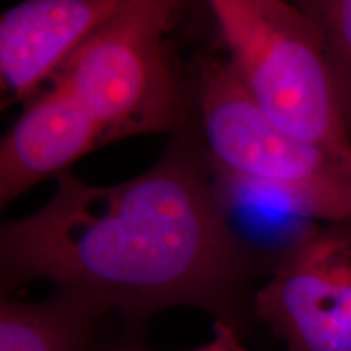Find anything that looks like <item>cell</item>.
<instances>
[{
	"mask_svg": "<svg viewBox=\"0 0 351 351\" xmlns=\"http://www.w3.org/2000/svg\"><path fill=\"white\" fill-rule=\"evenodd\" d=\"M207 153L178 140L155 166L114 186L67 173L46 205L0 230V293L46 280L134 327L197 307L241 333L256 270L228 230Z\"/></svg>",
	"mask_w": 351,
	"mask_h": 351,
	"instance_id": "6da1fadb",
	"label": "cell"
},
{
	"mask_svg": "<svg viewBox=\"0 0 351 351\" xmlns=\"http://www.w3.org/2000/svg\"><path fill=\"white\" fill-rule=\"evenodd\" d=\"M232 72L256 106L288 135L351 166L317 21L301 2H210Z\"/></svg>",
	"mask_w": 351,
	"mask_h": 351,
	"instance_id": "7a4b0ae2",
	"label": "cell"
},
{
	"mask_svg": "<svg viewBox=\"0 0 351 351\" xmlns=\"http://www.w3.org/2000/svg\"><path fill=\"white\" fill-rule=\"evenodd\" d=\"M178 7L169 0H121L51 80L93 116L103 147L184 124L182 86L166 44Z\"/></svg>",
	"mask_w": 351,
	"mask_h": 351,
	"instance_id": "3957f363",
	"label": "cell"
},
{
	"mask_svg": "<svg viewBox=\"0 0 351 351\" xmlns=\"http://www.w3.org/2000/svg\"><path fill=\"white\" fill-rule=\"evenodd\" d=\"M197 104L213 169L274 189L315 225L351 226V166L278 129L256 106L228 60L202 67Z\"/></svg>",
	"mask_w": 351,
	"mask_h": 351,
	"instance_id": "277c9868",
	"label": "cell"
},
{
	"mask_svg": "<svg viewBox=\"0 0 351 351\" xmlns=\"http://www.w3.org/2000/svg\"><path fill=\"white\" fill-rule=\"evenodd\" d=\"M285 351H351V226L315 225L254 293Z\"/></svg>",
	"mask_w": 351,
	"mask_h": 351,
	"instance_id": "5b68a950",
	"label": "cell"
},
{
	"mask_svg": "<svg viewBox=\"0 0 351 351\" xmlns=\"http://www.w3.org/2000/svg\"><path fill=\"white\" fill-rule=\"evenodd\" d=\"M121 0H26L0 16L2 108L29 99Z\"/></svg>",
	"mask_w": 351,
	"mask_h": 351,
	"instance_id": "8992f818",
	"label": "cell"
},
{
	"mask_svg": "<svg viewBox=\"0 0 351 351\" xmlns=\"http://www.w3.org/2000/svg\"><path fill=\"white\" fill-rule=\"evenodd\" d=\"M103 147V130L65 88L52 83L29 101L0 143V205L36 184L62 178L80 158Z\"/></svg>",
	"mask_w": 351,
	"mask_h": 351,
	"instance_id": "52a82bcc",
	"label": "cell"
},
{
	"mask_svg": "<svg viewBox=\"0 0 351 351\" xmlns=\"http://www.w3.org/2000/svg\"><path fill=\"white\" fill-rule=\"evenodd\" d=\"M104 315L93 301L65 289L38 302L2 298L0 351H85Z\"/></svg>",
	"mask_w": 351,
	"mask_h": 351,
	"instance_id": "ba28073f",
	"label": "cell"
},
{
	"mask_svg": "<svg viewBox=\"0 0 351 351\" xmlns=\"http://www.w3.org/2000/svg\"><path fill=\"white\" fill-rule=\"evenodd\" d=\"M301 3L319 25L341 119L351 140V0Z\"/></svg>",
	"mask_w": 351,
	"mask_h": 351,
	"instance_id": "9c48e42d",
	"label": "cell"
},
{
	"mask_svg": "<svg viewBox=\"0 0 351 351\" xmlns=\"http://www.w3.org/2000/svg\"><path fill=\"white\" fill-rule=\"evenodd\" d=\"M241 333L223 322H215V335L212 341L197 351H247L241 343Z\"/></svg>",
	"mask_w": 351,
	"mask_h": 351,
	"instance_id": "30bf717a",
	"label": "cell"
}]
</instances>
